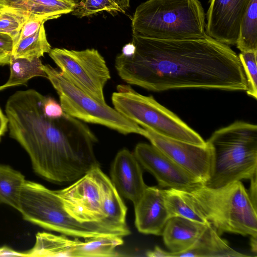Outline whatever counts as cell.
<instances>
[{"label":"cell","instance_id":"17","mask_svg":"<svg viewBox=\"0 0 257 257\" xmlns=\"http://www.w3.org/2000/svg\"><path fill=\"white\" fill-rule=\"evenodd\" d=\"M210 226L182 217H172L167 221L162 234L164 242L170 251L164 257L174 256L196 247Z\"/></svg>","mask_w":257,"mask_h":257},{"label":"cell","instance_id":"8","mask_svg":"<svg viewBox=\"0 0 257 257\" xmlns=\"http://www.w3.org/2000/svg\"><path fill=\"white\" fill-rule=\"evenodd\" d=\"M47 78L59 97L64 112L80 120L98 124L127 135L144 136L146 130L126 118L107 104L100 103L67 80L56 69L49 64L43 65Z\"/></svg>","mask_w":257,"mask_h":257},{"label":"cell","instance_id":"21","mask_svg":"<svg viewBox=\"0 0 257 257\" xmlns=\"http://www.w3.org/2000/svg\"><path fill=\"white\" fill-rule=\"evenodd\" d=\"M25 181L21 172L0 164V202L18 210L21 190Z\"/></svg>","mask_w":257,"mask_h":257},{"label":"cell","instance_id":"2","mask_svg":"<svg viewBox=\"0 0 257 257\" xmlns=\"http://www.w3.org/2000/svg\"><path fill=\"white\" fill-rule=\"evenodd\" d=\"M45 96L36 90L18 91L5 107L10 136L28 154L35 172L55 183L74 182L99 167L94 146L97 139L83 122L64 113L46 115Z\"/></svg>","mask_w":257,"mask_h":257},{"label":"cell","instance_id":"24","mask_svg":"<svg viewBox=\"0 0 257 257\" xmlns=\"http://www.w3.org/2000/svg\"><path fill=\"white\" fill-rule=\"evenodd\" d=\"M130 0H79L72 12L78 18L88 17L103 11L109 13H124Z\"/></svg>","mask_w":257,"mask_h":257},{"label":"cell","instance_id":"35","mask_svg":"<svg viewBox=\"0 0 257 257\" xmlns=\"http://www.w3.org/2000/svg\"><path fill=\"white\" fill-rule=\"evenodd\" d=\"M250 244L251 251L256 253L257 252V236H250Z\"/></svg>","mask_w":257,"mask_h":257},{"label":"cell","instance_id":"22","mask_svg":"<svg viewBox=\"0 0 257 257\" xmlns=\"http://www.w3.org/2000/svg\"><path fill=\"white\" fill-rule=\"evenodd\" d=\"M51 50L43 24L34 34L19 41L14 46L12 56L32 60L40 58Z\"/></svg>","mask_w":257,"mask_h":257},{"label":"cell","instance_id":"36","mask_svg":"<svg viewBox=\"0 0 257 257\" xmlns=\"http://www.w3.org/2000/svg\"><path fill=\"white\" fill-rule=\"evenodd\" d=\"M6 7L0 4V14L6 9Z\"/></svg>","mask_w":257,"mask_h":257},{"label":"cell","instance_id":"9","mask_svg":"<svg viewBox=\"0 0 257 257\" xmlns=\"http://www.w3.org/2000/svg\"><path fill=\"white\" fill-rule=\"evenodd\" d=\"M49 55L64 77L100 103L107 104L103 89L111 76L104 58L97 50L56 48L51 49Z\"/></svg>","mask_w":257,"mask_h":257},{"label":"cell","instance_id":"18","mask_svg":"<svg viewBox=\"0 0 257 257\" xmlns=\"http://www.w3.org/2000/svg\"><path fill=\"white\" fill-rule=\"evenodd\" d=\"M79 0H0L7 8L19 10L47 20L72 13Z\"/></svg>","mask_w":257,"mask_h":257},{"label":"cell","instance_id":"23","mask_svg":"<svg viewBox=\"0 0 257 257\" xmlns=\"http://www.w3.org/2000/svg\"><path fill=\"white\" fill-rule=\"evenodd\" d=\"M237 48L241 51H257V0H251L241 21Z\"/></svg>","mask_w":257,"mask_h":257},{"label":"cell","instance_id":"12","mask_svg":"<svg viewBox=\"0 0 257 257\" xmlns=\"http://www.w3.org/2000/svg\"><path fill=\"white\" fill-rule=\"evenodd\" d=\"M144 137L151 144L181 167L205 184L210 178L214 166V152L206 141L199 146L158 135L145 128Z\"/></svg>","mask_w":257,"mask_h":257},{"label":"cell","instance_id":"14","mask_svg":"<svg viewBox=\"0 0 257 257\" xmlns=\"http://www.w3.org/2000/svg\"><path fill=\"white\" fill-rule=\"evenodd\" d=\"M251 0H210L206 34L227 45H236L240 24Z\"/></svg>","mask_w":257,"mask_h":257},{"label":"cell","instance_id":"19","mask_svg":"<svg viewBox=\"0 0 257 257\" xmlns=\"http://www.w3.org/2000/svg\"><path fill=\"white\" fill-rule=\"evenodd\" d=\"M174 256H248L232 249L211 226L195 248L176 253Z\"/></svg>","mask_w":257,"mask_h":257},{"label":"cell","instance_id":"20","mask_svg":"<svg viewBox=\"0 0 257 257\" xmlns=\"http://www.w3.org/2000/svg\"><path fill=\"white\" fill-rule=\"evenodd\" d=\"M9 65L10 77L6 83L0 86V91L10 87L25 85L35 77L47 78L40 58L30 60L12 56Z\"/></svg>","mask_w":257,"mask_h":257},{"label":"cell","instance_id":"33","mask_svg":"<svg viewBox=\"0 0 257 257\" xmlns=\"http://www.w3.org/2000/svg\"><path fill=\"white\" fill-rule=\"evenodd\" d=\"M135 51V47L132 42L126 44L123 47L121 54L125 57H131L133 55Z\"/></svg>","mask_w":257,"mask_h":257},{"label":"cell","instance_id":"1","mask_svg":"<svg viewBox=\"0 0 257 257\" xmlns=\"http://www.w3.org/2000/svg\"><path fill=\"white\" fill-rule=\"evenodd\" d=\"M133 56L115 59L118 76L150 91L196 88L246 91L244 72L236 53L209 36L166 40L133 35Z\"/></svg>","mask_w":257,"mask_h":257},{"label":"cell","instance_id":"13","mask_svg":"<svg viewBox=\"0 0 257 257\" xmlns=\"http://www.w3.org/2000/svg\"><path fill=\"white\" fill-rule=\"evenodd\" d=\"M134 154L141 166L163 187L187 191L203 184L152 144H137Z\"/></svg>","mask_w":257,"mask_h":257},{"label":"cell","instance_id":"25","mask_svg":"<svg viewBox=\"0 0 257 257\" xmlns=\"http://www.w3.org/2000/svg\"><path fill=\"white\" fill-rule=\"evenodd\" d=\"M165 202L170 218L182 217L207 224L185 201L178 190L172 188L165 189Z\"/></svg>","mask_w":257,"mask_h":257},{"label":"cell","instance_id":"10","mask_svg":"<svg viewBox=\"0 0 257 257\" xmlns=\"http://www.w3.org/2000/svg\"><path fill=\"white\" fill-rule=\"evenodd\" d=\"M111 180L99 167L91 170L71 185L56 190L67 213L82 223H102L114 228L105 221L103 204Z\"/></svg>","mask_w":257,"mask_h":257},{"label":"cell","instance_id":"34","mask_svg":"<svg viewBox=\"0 0 257 257\" xmlns=\"http://www.w3.org/2000/svg\"><path fill=\"white\" fill-rule=\"evenodd\" d=\"M0 256H23V252H18L8 248H0Z\"/></svg>","mask_w":257,"mask_h":257},{"label":"cell","instance_id":"4","mask_svg":"<svg viewBox=\"0 0 257 257\" xmlns=\"http://www.w3.org/2000/svg\"><path fill=\"white\" fill-rule=\"evenodd\" d=\"M205 14L198 0H148L132 18L133 35L166 40L203 39Z\"/></svg>","mask_w":257,"mask_h":257},{"label":"cell","instance_id":"27","mask_svg":"<svg viewBox=\"0 0 257 257\" xmlns=\"http://www.w3.org/2000/svg\"><path fill=\"white\" fill-rule=\"evenodd\" d=\"M257 51L241 52L238 57L241 63L246 80V93L257 98Z\"/></svg>","mask_w":257,"mask_h":257},{"label":"cell","instance_id":"29","mask_svg":"<svg viewBox=\"0 0 257 257\" xmlns=\"http://www.w3.org/2000/svg\"><path fill=\"white\" fill-rule=\"evenodd\" d=\"M14 48V42L8 35L0 33V65H9Z\"/></svg>","mask_w":257,"mask_h":257},{"label":"cell","instance_id":"7","mask_svg":"<svg viewBox=\"0 0 257 257\" xmlns=\"http://www.w3.org/2000/svg\"><path fill=\"white\" fill-rule=\"evenodd\" d=\"M112 93L114 108L126 118L158 135L187 143L205 145L194 130L152 96L135 91L130 85L119 84Z\"/></svg>","mask_w":257,"mask_h":257},{"label":"cell","instance_id":"30","mask_svg":"<svg viewBox=\"0 0 257 257\" xmlns=\"http://www.w3.org/2000/svg\"><path fill=\"white\" fill-rule=\"evenodd\" d=\"M43 108L46 115L52 118H60L65 113L60 103L50 96H45Z\"/></svg>","mask_w":257,"mask_h":257},{"label":"cell","instance_id":"3","mask_svg":"<svg viewBox=\"0 0 257 257\" xmlns=\"http://www.w3.org/2000/svg\"><path fill=\"white\" fill-rule=\"evenodd\" d=\"M179 191L218 235L230 232L257 236V207L241 181L215 188L200 184Z\"/></svg>","mask_w":257,"mask_h":257},{"label":"cell","instance_id":"32","mask_svg":"<svg viewBox=\"0 0 257 257\" xmlns=\"http://www.w3.org/2000/svg\"><path fill=\"white\" fill-rule=\"evenodd\" d=\"M8 128V120L0 107V141Z\"/></svg>","mask_w":257,"mask_h":257},{"label":"cell","instance_id":"26","mask_svg":"<svg viewBox=\"0 0 257 257\" xmlns=\"http://www.w3.org/2000/svg\"><path fill=\"white\" fill-rule=\"evenodd\" d=\"M30 17L29 14L6 7L0 14V33L10 36L14 46L19 40L24 24Z\"/></svg>","mask_w":257,"mask_h":257},{"label":"cell","instance_id":"31","mask_svg":"<svg viewBox=\"0 0 257 257\" xmlns=\"http://www.w3.org/2000/svg\"><path fill=\"white\" fill-rule=\"evenodd\" d=\"M255 173L250 179V183L248 191L249 196L253 204L257 207V177Z\"/></svg>","mask_w":257,"mask_h":257},{"label":"cell","instance_id":"28","mask_svg":"<svg viewBox=\"0 0 257 257\" xmlns=\"http://www.w3.org/2000/svg\"><path fill=\"white\" fill-rule=\"evenodd\" d=\"M46 21L47 20L44 18L30 15L21 30L18 42L34 34Z\"/></svg>","mask_w":257,"mask_h":257},{"label":"cell","instance_id":"16","mask_svg":"<svg viewBox=\"0 0 257 257\" xmlns=\"http://www.w3.org/2000/svg\"><path fill=\"white\" fill-rule=\"evenodd\" d=\"M111 182L119 195L135 204L147 187L141 165L134 153L122 149L116 154L111 169Z\"/></svg>","mask_w":257,"mask_h":257},{"label":"cell","instance_id":"15","mask_svg":"<svg viewBox=\"0 0 257 257\" xmlns=\"http://www.w3.org/2000/svg\"><path fill=\"white\" fill-rule=\"evenodd\" d=\"M134 205L138 230L144 234L162 235L170 218L165 202V189L147 186Z\"/></svg>","mask_w":257,"mask_h":257},{"label":"cell","instance_id":"6","mask_svg":"<svg viewBox=\"0 0 257 257\" xmlns=\"http://www.w3.org/2000/svg\"><path fill=\"white\" fill-rule=\"evenodd\" d=\"M18 210L26 220L70 236H125L121 231L102 223L79 222L66 211L56 191L30 181L26 180L22 187Z\"/></svg>","mask_w":257,"mask_h":257},{"label":"cell","instance_id":"11","mask_svg":"<svg viewBox=\"0 0 257 257\" xmlns=\"http://www.w3.org/2000/svg\"><path fill=\"white\" fill-rule=\"evenodd\" d=\"M122 236L102 235L71 239L65 234L38 232L33 248L24 256L114 257L120 256L116 248L123 243Z\"/></svg>","mask_w":257,"mask_h":257},{"label":"cell","instance_id":"5","mask_svg":"<svg viewBox=\"0 0 257 257\" xmlns=\"http://www.w3.org/2000/svg\"><path fill=\"white\" fill-rule=\"evenodd\" d=\"M207 142L214 152V166L204 184L215 188L250 179L257 173V126L236 121L215 131Z\"/></svg>","mask_w":257,"mask_h":257}]
</instances>
